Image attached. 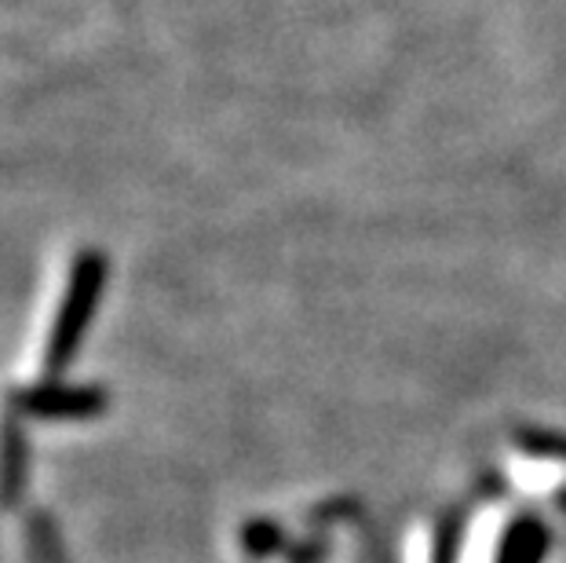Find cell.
<instances>
[{
	"instance_id": "1",
	"label": "cell",
	"mask_w": 566,
	"mask_h": 563,
	"mask_svg": "<svg viewBox=\"0 0 566 563\" xmlns=\"http://www.w3.org/2000/svg\"><path fill=\"white\" fill-rule=\"evenodd\" d=\"M103 285H106V257L99 249H81L74 263H70L63 301H59L52 333H48V344H44L48 380H55L63 374V369L74 363V355L81 352V341L92 326L95 307H99Z\"/></svg>"
},
{
	"instance_id": "2",
	"label": "cell",
	"mask_w": 566,
	"mask_h": 563,
	"mask_svg": "<svg viewBox=\"0 0 566 563\" xmlns=\"http://www.w3.org/2000/svg\"><path fill=\"white\" fill-rule=\"evenodd\" d=\"M11 410L41 421H88L106 410V395L88 385H63V380H41L33 388L11 392Z\"/></svg>"
},
{
	"instance_id": "4",
	"label": "cell",
	"mask_w": 566,
	"mask_h": 563,
	"mask_svg": "<svg viewBox=\"0 0 566 563\" xmlns=\"http://www.w3.org/2000/svg\"><path fill=\"white\" fill-rule=\"evenodd\" d=\"M30 549L38 563H63V545H59L55 520H48L44 512L30 517Z\"/></svg>"
},
{
	"instance_id": "3",
	"label": "cell",
	"mask_w": 566,
	"mask_h": 563,
	"mask_svg": "<svg viewBox=\"0 0 566 563\" xmlns=\"http://www.w3.org/2000/svg\"><path fill=\"white\" fill-rule=\"evenodd\" d=\"M30 479V439L19 414L11 410L0 421V509H15L27 494Z\"/></svg>"
}]
</instances>
